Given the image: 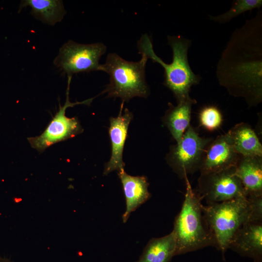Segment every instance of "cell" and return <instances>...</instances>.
<instances>
[{
  "mask_svg": "<svg viewBox=\"0 0 262 262\" xmlns=\"http://www.w3.org/2000/svg\"><path fill=\"white\" fill-rule=\"evenodd\" d=\"M220 85L249 107L262 101V11L232 33L216 68Z\"/></svg>",
  "mask_w": 262,
  "mask_h": 262,
  "instance_id": "obj_1",
  "label": "cell"
},
{
  "mask_svg": "<svg viewBox=\"0 0 262 262\" xmlns=\"http://www.w3.org/2000/svg\"><path fill=\"white\" fill-rule=\"evenodd\" d=\"M173 52L170 64L164 63L155 53L150 37L145 34L138 42L139 53L145 55L164 68V84L173 93L177 102L189 97L192 86L198 84L201 78L192 71L188 59V51L192 41L181 36H167Z\"/></svg>",
  "mask_w": 262,
  "mask_h": 262,
  "instance_id": "obj_2",
  "label": "cell"
},
{
  "mask_svg": "<svg viewBox=\"0 0 262 262\" xmlns=\"http://www.w3.org/2000/svg\"><path fill=\"white\" fill-rule=\"evenodd\" d=\"M185 180L184 199L172 230L176 242V256L207 246L216 247L214 235L203 214L202 200L193 189L188 179Z\"/></svg>",
  "mask_w": 262,
  "mask_h": 262,
  "instance_id": "obj_3",
  "label": "cell"
},
{
  "mask_svg": "<svg viewBox=\"0 0 262 262\" xmlns=\"http://www.w3.org/2000/svg\"><path fill=\"white\" fill-rule=\"evenodd\" d=\"M137 62L127 61L115 53H109L99 71L107 73L110 82L103 92L108 97L119 98L124 103L135 97L147 98L149 89L145 69L148 58L141 54Z\"/></svg>",
  "mask_w": 262,
  "mask_h": 262,
  "instance_id": "obj_4",
  "label": "cell"
},
{
  "mask_svg": "<svg viewBox=\"0 0 262 262\" xmlns=\"http://www.w3.org/2000/svg\"><path fill=\"white\" fill-rule=\"evenodd\" d=\"M205 220L213 233L216 248L225 261V254L234 233L248 222L249 210L246 196H241L224 202L202 205Z\"/></svg>",
  "mask_w": 262,
  "mask_h": 262,
  "instance_id": "obj_5",
  "label": "cell"
},
{
  "mask_svg": "<svg viewBox=\"0 0 262 262\" xmlns=\"http://www.w3.org/2000/svg\"><path fill=\"white\" fill-rule=\"evenodd\" d=\"M213 139L201 137L190 125L180 142L172 146L167 156V161L180 178L185 180L188 176L200 171L207 147Z\"/></svg>",
  "mask_w": 262,
  "mask_h": 262,
  "instance_id": "obj_6",
  "label": "cell"
},
{
  "mask_svg": "<svg viewBox=\"0 0 262 262\" xmlns=\"http://www.w3.org/2000/svg\"><path fill=\"white\" fill-rule=\"evenodd\" d=\"M106 50L102 43L84 44L69 40L60 48L54 64L68 77L79 73L99 71V62Z\"/></svg>",
  "mask_w": 262,
  "mask_h": 262,
  "instance_id": "obj_7",
  "label": "cell"
},
{
  "mask_svg": "<svg viewBox=\"0 0 262 262\" xmlns=\"http://www.w3.org/2000/svg\"><path fill=\"white\" fill-rule=\"evenodd\" d=\"M208 204L246 196L242 183L235 172V166L220 171L200 173L196 190Z\"/></svg>",
  "mask_w": 262,
  "mask_h": 262,
  "instance_id": "obj_8",
  "label": "cell"
},
{
  "mask_svg": "<svg viewBox=\"0 0 262 262\" xmlns=\"http://www.w3.org/2000/svg\"><path fill=\"white\" fill-rule=\"evenodd\" d=\"M72 77H68L66 98L64 106H60L58 111L52 118L44 131L39 135L30 137L28 140L31 147L39 152L58 142L71 138L82 132L78 120L66 115V110L78 104H89L94 98L82 102H71L69 99V85Z\"/></svg>",
  "mask_w": 262,
  "mask_h": 262,
  "instance_id": "obj_9",
  "label": "cell"
},
{
  "mask_svg": "<svg viewBox=\"0 0 262 262\" xmlns=\"http://www.w3.org/2000/svg\"><path fill=\"white\" fill-rule=\"evenodd\" d=\"M239 156L228 133L220 135L208 146L199 171L215 172L234 166Z\"/></svg>",
  "mask_w": 262,
  "mask_h": 262,
  "instance_id": "obj_10",
  "label": "cell"
},
{
  "mask_svg": "<svg viewBox=\"0 0 262 262\" xmlns=\"http://www.w3.org/2000/svg\"><path fill=\"white\" fill-rule=\"evenodd\" d=\"M229 248L254 262H262V223L243 224L231 238Z\"/></svg>",
  "mask_w": 262,
  "mask_h": 262,
  "instance_id": "obj_11",
  "label": "cell"
},
{
  "mask_svg": "<svg viewBox=\"0 0 262 262\" xmlns=\"http://www.w3.org/2000/svg\"><path fill=\"white\" fill-rule=\"evenodd\" d=\"M123 102L118 115L110 118L109 133L112 144V154L109 161L105 164L104 175L124 169L125 164L123 161V151L127 136L129 124L133 115L128 109L122 113Z\"/></svg>",
  "mask_w": 262,
  "mask_h": 262,
  "instance_id": "obj_12",
  "label": "cell"
},
{
  "mask_svg": "<svg viewBox=\"0 0 262 262\" xmlns=\"http://www.w3.org/2000/svg\"><path fill=\"white\" fill-rule=\"evenodd\" d=\"M126 199V208L122 215L123 223L128 220L131 213L135 211L150 197L148 191V183L145 176H132L124 169L118 171Z\"/></svg>",
  "mask_w": 262,
  "mask_h": 262,
  "instance_id": "obj_13",
  "label": "cell"
},
{
  "mask_svg": "<svg viewBox=\"0 0 262 262\" xmlns=\"http://www.w3.org/2000/svg\"><path fill=\"white\" fill-rule=\"evenodd\" d=\"M235 172L244 189L246 196L262 195V157L240 155Z\"/></svg>",
  "mask_w": 262,
  "mask_h": 262,
  "instance_id": "obj_14",
  "label": "cell"
},
{
  "mask_svg": "<svg viewBox=\"0 0 262 262\" xmlns=\"http://www.w3.org/2000/svg\"><path fill=\"white\" fill-rule=\"evenodd\" d=\"M196 103V99L190 96L178 102L176 106L169 103V109L163 120L176 144L180 142L184 133L190 125L192 108Z\"/></svg>",
  "mask_w": 262,
  "mask_h": 262,
  "instance_id": "obj_15",
  "label": "cell"
},
{
  "mask_svg": "<svg viewBox=\"0 0 262 262\" xmlns=\"http://www.w3.org/2000/svg\"><path fill=\"white\" fill-rule=\"evenodd\" d=\"M236 152L243 156L262 157V145L254 130L248 124H237L228 132Z\"/></svg>",
  "mask_w": 262,
  "mask_h": 262,
  "instance_id": "obj_16",
  "label": "cell"
},
{
  "mask_svg": "<svg viewBox=\"0 0 262 262\" xmlns=\"http://www.w3.org/2000/svg\"><path fill=\"white\" fill-rule=\"evenodd\" d=\"M176 242L173 231L160 238L151 239L136 262H170L176 256Z\"/></svg>",
  "mask_w": 262,
  "mask_h": 262,
  "instance_id": "obj_17",
  "label": "cell"
},
{
  "mask_svg": "<svg viewBox=\"0 0 262 262\" xmlns=\"http://www.w3.org/2000/svg\"><path fill=\"white\" fill-rule=\"evenodd\" d=\"M30 6L31 14L37 19L50 25L60 22L66 11L61 0H22L19 10Z\"/></svg>",
  "mask_w": 262,
  "mask_h": 262,
  "instance_id": "obj_18",
  "label": "cell"
},
{
  "mask_svg": "<svg viewBox=\"0 0 262 262\" xmlns=\"http://www.w3.org/2000/svg\"><path fill=\"white\" fill-rule=\"evenodd\" d=\"M262 6V0H236L233 1L231 8L226 12L217 16H208L214 22L225 24L246 11H251L255 8L260 10Z\"/></svg>",
  "mask_w": 262,
  "mask_h": 262,
  "instance_id": "obj_19",
  "label": "cell"
},
{
  "mask_svg": "<svg viewBox=\"0 0 262 262\" xmlns=\"http://www.w3.org/2000/svg\"><path fill=\"white\" fill-rule=\"evenodd\" d=\"M200 125L208 131H213L221 125L222 115L217 107L209 105L203 107L199 114Z\"/></svg>",
  "mask_w": 262,
  "mask_h": 262,
  "instance_id": "obj_20",
  "label": "cell"
},
{
  "mask_svg": "<svg viewBox=\"0 0 262 262\" xmlns=\"http://www.w3.org/2000/svg\"><path fill=\"white\" fill-rule=\"evenodd\" d=\"M249 215L248 222L262 223V195L246 196Z\"/></svg>",
  "mask_w": 262,
  "mask_h": 262,
  "instance_id": "obj_21",
  "label": "cell"
},
{
  "mask_svg": "<svg viewBox=\"0 0 262 262\" xmlns=\"http://www.w3.org/2000/svg\"><path fill=\"white\" fill-rule=\"evenodd\" d=\"M0 262H12L8 259L0 258Z\"/></svg>",
  "mask_w": 262,
  "mask_h": 262,
  "instance_id": "obj_22",
  "label": "cell"
}]
</instances>
